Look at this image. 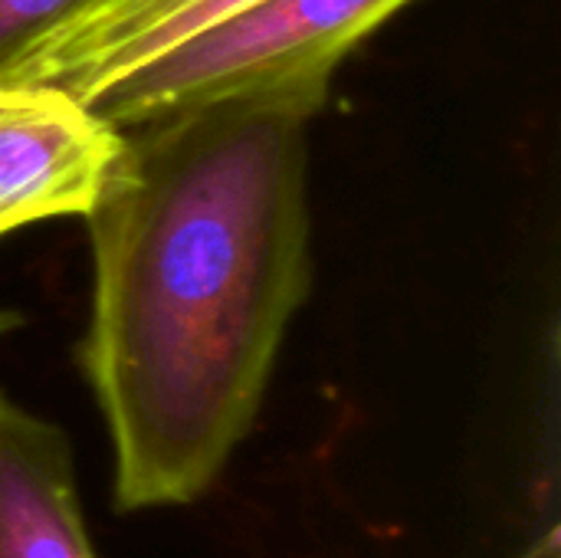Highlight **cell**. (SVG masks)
Returning a JSON list of instances; mask_svg holds the SVG:
<instances>
[{"label":"cell","instance_id":"obj_1","mask_svg":"<svg viewBox=\"0 0 561 558\" xmlns=\"http://www.w3.org/2000/svg\"><path fill=\"white\" fill-rule=\"evenodd\" d=\"M250 92L122 128L85 214L92 306L79 368L112 444V506H191L250 434L312 289L309 122Z\"/></svg>","mask_w":561,"mask_h":558},{"label":"cell","instance_id":"obj_4","mask_svg":"<svg viewBox=\"0 0 561 558\" xmlns=\"http://www.w3.org/2000/svg\"><path fill=\"white\" fill-rule=\"evenodd\" d=\"M247 3L253 0H89L0 79L53 82L89 102L102 86Z\"/></svg>","mask_w":561,"mask_h":558},{"label":"cell","instance_id":"obj_6","mask_svg":"<svg viewBox=\"0 0 561 558\" xmlns=\"http://www.w3.org/2000/svg\"><path fill=\"white\" fill-rule=\"evenodd\" d=\"M89 0H0V72Z\"/></svg>","mask_w":561,"mask_h":558},{"label":"cell","instance_id":"obj_7","mask_svg":"<svg viewBox=\"0 0 561 558\" xmlns=\"http://www.w3.org/2000/svg\"><path fill=\"white\" fill-rule=\"evenodd\" d=\"M20 326H23V316H20L16 309H3V306H0V339L10 335V332H16Z\"/></svg>","mask_w":561,"mask_h":558},{"label":"cell","instance_id":"obj_2","mask_svg":"<svg viewBox=\"0 0 561 558\" xmlns=\"http://www.w3.org/2000/svg\"><path fill=\"white\" fill-rule=\"evenodd\" d=\"M411 0H253L102 86L92 105L115 128L250 92L329 102L339 62Z\"/></svg>","mask_w":561,"mask_h":558},{"label":"cell","instance_id":"obj_3","mask_svg":"<svg viewBox=\"0 0 561 558\" xmlns=\"http://www.w3.org/2000/svg\"><path fill=\"white\" fill-rule=\"evenodd\" d=\"M122 151V128L53 82L0 79V237L85 217Z\"/></svg>","mask_w":561,"mask_h":558},{"label":"cell","instance_id":"obj_5","mask_svg":"<svg viewBox=\"0 0 561 558\" xmlns=\"http://www.w3.org/2000/svg\"><path fill=\"white\" fill-rule=\"evenodd\" d=\"M0 558H99L69 434L0 388Z\"/></svg>","mask_w":561,"mask_h":558}]
</instances>
